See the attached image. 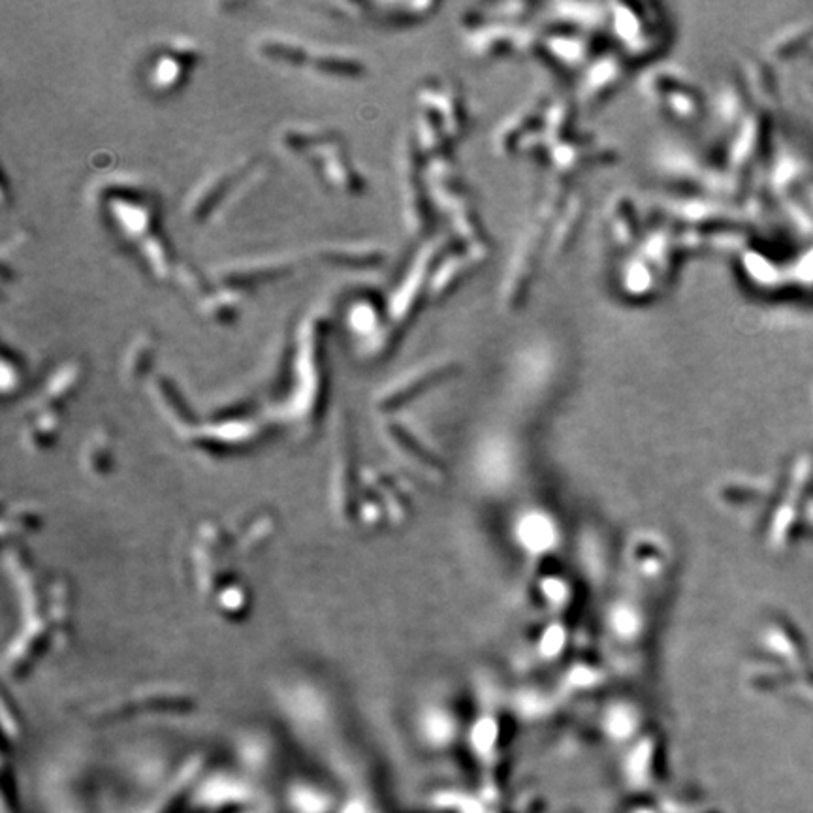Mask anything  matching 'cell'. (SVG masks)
<instances>
[{"label": "cell", "instance_id": "obj_1", "mask_svg": "<svg viewBox=\"0 0 813 813\" xmlns=\"http://www.w3.org/2000/svg\"><path fill=\"white\" fill-rule=\"evenodd\" d=\"M96 196L101 198L109 221L125 242L136 247L159 232V206L146 190L130 182H104Z\"/></svg>", "mask_w": 813, "mask_h": 813}, {"label": "cell", "instance_id": "obj_2", "mask_svg": "<svg viewBox=\"0 0 813 813\" xmlns=\"http://www.w3.org/2000/svg\"><path fill=\"white\" fill-rule=\"evenodd\" d=\"M255 162L256 159H253V156H245V159L235 161L234 164H229L224 169L213 170V172L204 175L202 179L190 188V193H188L185 204H183V211H185L188 221H204L206 217L217 211L222 200L229 195L230 188L234 187V183Z\"/></svg>", "mask_w": 813, "mask_h": 813}, {"label": "cell", "instance_id": "obj_3", "mask_svg": "<svg viewBox=\"0 0 813 813\" xmlns=\"http://www.w3.org/2000/svg\"><path fill=\"white\" fill-rule=\"evenodd\" d=\"M297 266L298 258L290 253L256 256L249 260L224 264L216 269L213 277H216L217 287L247 292L263 282L276 281L279 277L287 276L290 271H294Z\"/></svg>", "mask_w": 813, "mask_h": 813}, {"label": "cell", "instance_id": "obj_4", "mask_svg": "<svg viewBox=\"0 0 813 813\" xmlns=\"http://www.w3.org/2000/svg\"><path fill=\"white\" fill-rule=\"evenodd\" d=\"M311 161L321 175L324 185L341 193V195H357L363 187V177L358 174L355 164L350 161L349 151L345 148L341 136L336 140L324 143L323 148L311 153Z\"/></svg>", "mask_w": 813, "mask_h": 813}, {"label": "cell", "instance_id": "obj_5", "mask_svg": "<svg viewBox=\"0 0 813 813\" xmlns=\"http://www.w3.org/2000/svg\"><path fill=\"white\" fill-rule=\"evenodd\" d=\"M188 68L190 65L185 59L175 55L169 46H164V49L156 51L149 61L148 72H146L148 88L151 89V93H175L187 80Z\"/></svg>", "mask_w": 813, "mask_h": 813}, {"label": "cell", "instance_id": "obj_6", "mask_svg": "<svg viewBox=\"0 0 813 813\" xmlns=\"http://www.w3.org/2000/svg\"><path fill=\"white\" fill-rule=\"evenodd\" d=\"M339 136L341 135L334 128L321 125H284L277 130V143L290 155H311L315 149L323 148L324 143L336 140Z\"/></svg>", "mask_w": 813, "mask_h": 813}, {"label": "cell", "instance_id": "obj_7", "mask_svg": "<svg viewBox=\"0 0 813 813\" xmlns=\"http://www.w3.org/2000/svg\"><path fill=\"white\" fill-rule=\"evenodd\" d=\"M243 290L227 289V287H213L208 294H204L196 305L200 315L206 316L208 321L219 326L234 323L240 311H242L243 300H245Z\"/></svg>", "mask_w": 813, "mask_h": 813}, {"label": "cell", "instance_id": "obj_8", "mask_svg": "<svg viewBox=\"0 0 813 813\" xmlns=\"http://www.w3.org/2000/svg\"><path fill=\"white\" fill-rule=\"evenodd\" d=\"M256 54L268 61L287 65V67H303L310 65L311 49L300 42L292 40L281 34H263L255 40Z\"/></svg>", "mask_w": 813, "mask_h": 813}, {"label": "cell", "instance_id": "obj_9", "mask_svg": "<svg viewBox=\"0 0 813 813\" xmlns=\"http://www.w3.org/2000/svg\"><path fill=\"white\" fill-rule=\"evenodd\" d=\"M141 263L146 264L151 277L155 281L164 282L174 279L177 263H175L174 251L170 247L169 240L156 232L148 237L146 242L138 245Z\"/></svg>", "mask_w": 813, "mask_h": 813}, {"label": "cell", "instance_id": "obj_10", "mask_svg": "<svg viewBox=\"0 0 813 813\" xmlns=\"http://www.w3.org/2000/svg\"><path fill=\"white\" fill-rule=\"evenodd\" d=\"M315 256L323 264L336 266V268H365L379 260V253L365 245H352V243H329L321 245L315 251Z\"/></svg>", "mask_w": 813, "mask_h": 813}, {"label": "cell", "instance_id": "obj_11", "mask_svg": "<svg viewBox=\"0 0 813 813\" xmlns=\"http://www.w3.org/2000/svg\"><path fill=\"white\" fill-rule=\"evenodd\" d=\"M307 67L321 74L337 76V78H355L363 72V65L358 61L357 57L341 49H332V47L311 49Z\"/></svg>", "mask_w": 813, "mask_h": 813}, {"label": "cell", "instance_id": "obj_12", "mask_svg": "<svg viewBox=\"0 0 813 813\" xmlns=\"http://www.w3.org/2000/svg\"><path fill=\"white\" fill-rule=\"evenodd\" d=\"M156 352V336L153 332H138L130 344L127 345L125 360H123V373L127 379H138L148 371Z\"/></svg>", "mask_w": 813, "mask_h": 813}, {"label": "cell", "instance_id": "obj_13", "mask_svg": "<svg viewBox=\"0 0 813 813\" xmlns=\"http://www.w3.org/2000/svg\"><path fill=\"white\" fill-rule=\"evenodd\" d=\"M174 279L182 284L183 292H187L190 297L196 298V302H198L204 294H208L209 290L213 289V287L209 284L208 279H206L200 271H196L193 266H188V264H177Z\"/></svg>", "mask_w": 813, "mask_h": 813}]
</instances>
